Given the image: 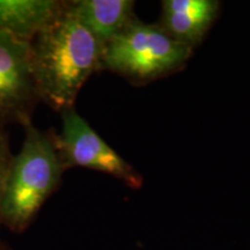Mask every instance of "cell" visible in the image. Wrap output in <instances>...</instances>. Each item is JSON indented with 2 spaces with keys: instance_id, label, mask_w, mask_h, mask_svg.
<instances>
[{
  "instance_id": "2",
  "label": "cell",
  "mask_w": 250,
  "mask_h": 250,
  "mask_svg": "<svg viewBox=\"0 0 250 250\" xmlns=\"http://www.w3.org/2000/svg\"><path fill=\"white\" fill-rule=\"evenodd\" d=\"M65 170L55 133L41 131L33 123L24 126L23 145L13 155L2 193L1 228L15 234L27 230L44 203L58 189Z\"/></svg>"
},
{
  "instance_id": "6",
  "label": "cell",
  "mask_w": 250,
  "mask_h": 250,
  "mask_svg": "<svg viewBox=\"0 0 250 250\" xmlns=\"http://www.w3.org/2000/svg\"><path fill=\"white\" fill-rule=\"evenodd\" d=\"M219 12L220 2L217 0H164L159 26L171 39L195 49L203 42Z\"/></svg>"
},
{
  "instance_id": "4",
  "label": "cell",
  "mask_w": 250,
  "mask_h": 250,
  "mask_svg": "<svg viewBox=\"0 0 250 250\" xmlns=\"http://www.w3.org/2000/svg\"><path fill=\"white\" fill-rule=\"evenodd\" d=\"M62 126L55 134L65 169L83 167L116 177L132 189L143 186V177L99 136L74 108L62 111Z\"/></svg>"
},
{
  "instance_id": "5",
  "label": "cell",
  "mask_w": 250,
  "mask_h": 250,
  "mask_svg": "<svg viewBox=\"0 0 250 250\" xmlns=\"http://www.w3.org/2000/svg\"><path fill=\"white\" fill-rule=\"evenodd\" d=\"M39 102L29 43L0 31V127L27 126Z\"/></svg>"
},
{
  "instance_id": "10",
  "label": "cell",
  "mask_w": 250,
  "mask_h": 250,
  "mask_svg": "<svg viewBox=\"0 0 250 250\" xmlns=\"http://www.w3.org/2000/svg\"><path fill=\"white\" fill-rule=\"evenodd\" d=\"M0 250H15V249L12 248V247L9 246L7 242L4 241V240L0 239Z\"/></svg>"
},
{
  "instance_id": "3",
  "label": "cell",
  "mask_w": 250,
  "mask_h": 250,
  "mask_svg": "<svg viewBox=\"0 0 250 250\" xmlns=\"http://www.w3.org/2000/svg\"><path fill=\"white\" fill-rule=\"evenodd\" d=\"M192 51L159 24L144 23L136 18L103 46L101 66L132 83H145L180 70Z\"/></svg>"
},
{
  "instance_id": "9",
  "label": "cell",
  "mask_w": 250,
  "mask_h": 250,
  "mask_svg": "<svg viewBox=\"0 0 250 250\" xmlns=\"http://www.w3.org/2000/svg\"><path fill=\"white\" fill-rule=\"evenodd\" d=\"M12 160H13V154L11 152L7 132L4 127H0V205H1L2 193H4ZM0 229H1V225H0Z\"/></svg>"
},
{
  "instance_id": "7",
  "label": "cell",
  "mask_w": 250,
  "mask_h": 250,
  "mask_svg": "<svg viewBox=\"0 0 250 250\" xmlns=\"http://www.w3.org/2000/svg\"><path fill=\"white\" fill-rule=\"evenodd\" d=\"M70 4L76 17L102 48L136 19L134 1L131 0H78Z\"/></svg>"
},
{
  "instance_id": "1",
  "label": "cell",
  "mask_w": 250,
  "mask_h": 250,
  "mask_svg": "<svg viewBox=\"0 0 250 250\" xmlns=\"http://www.w3.org/2000/svg\"><path fill=\"white\" fill-rule=\"evenodd\" d=\"M30 62L40 101L62 112L74 108L88 78L102 70V45L64 1L30 41Z\"/></svg>"
},
{
  "instance_id": "8",
  "label": "cell",
  "mask_w": 250,
  "mask_h": 250,
  "mask_svg": "<svg viewBox=\"0 0 250 250\" xmlns=\"http://www.w3.org/2000/svg\"><path fill=\"white\" fill-rule=\"evenodd\" d=\"M62 5L55 0H0V31L30 43Z\"/></svg>"
}]
</instances>
